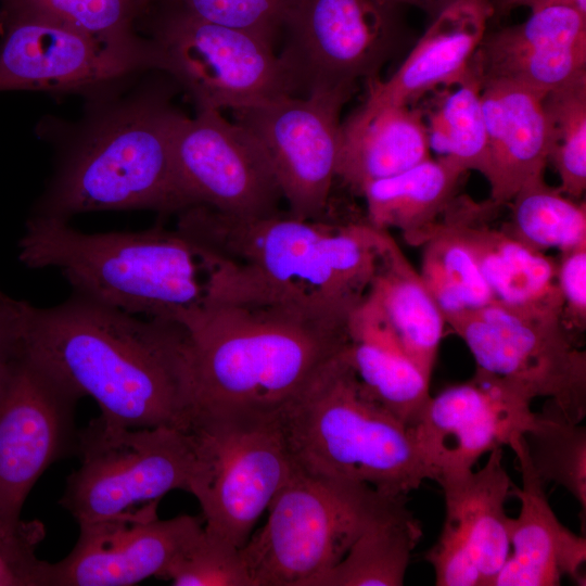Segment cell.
<instances>
[{
  "instance_id": "cell-1",
  "label": "cell",
  "mask_w": 586,
  "mask_h": 586,
  "mask_svg": "<svg viewBox=\"0 0 586 586\" xmlns=\"http://www.w3.org/2000/svg\"><path fill=\"white\" fill-rule=\"evenodd\" d=\"M176 229L219 258L207 302L279 306L341 326L368 294L382 231L281 211L235 217L202 205L180 211Z\"/></svg>"
},
{
  "instance_id": "cell-2",
  "label": "cell",
  "mask_w": 586,
  "mask_h": 586,
  "mask_svg": "<svg viewBox=\"0 0 586 586\" xmlns=\"http://www.w3.org/2000/svg\"><path fill=\"white\" fill-rule=\"evenodd\" d=\"M23 351L107 423L187 430L194 410L190 341L178 321L127 314L77 294L31 306Z\"/></svg>"
},
{
  "instance_id": "cell-3",
  "label": "cell",
  "mask_w": 586,
  "mask_h": 586,
  "mask_svg": "<svg viewBox=\"0 0 586 586\" xmlns=\"http://www.w3.org/2000/svg\"><path fill=\"white\" fill-rule=\"evenodd\" d=\"M126 85L91 98L33 216L68 221L90 212L186 208L173 154L183 113L167 86L123 91Z\"/></svg>"
},
{
  "instance_id": "cell-4",
  "label": "cell",
  "mask_w": 586,
  "mask_h": 586,
  "mask_svg": "<svg viewBox=\"0 0 586 586\" xmlns=\"http://www.w3.org/2000/svg\"><path fill=\"white\" fill-rule=\"evenodd\" d=\"M187 330L195 413H280L347 344V324L264 305L208 301Z\"/></svg>"
},
{
  "instance_id": "cell-5",
  "label": "cell",
  "mask_w": 586,
  "mask_h": 586,
  "mask_svg": "<svg viewBox=\"0 0 586 586\" xmlns=\"http://www.w3.org/2000/svg\"><path fill=\"white\" fill-rule=\"evenodd\" d=\"M31 269L56 268L73 293L127 314L176 320L207 302L216 256L178 229L87 233L33 216L18 242Z\"/></svg>"
},
{
  "instance_id": "cell-6",
  "label": "cell",
  "mask_w": 586,
  "mask_h": 586,
  "mask_svg": "<svg viewBox=\"0 0 586 586\" xmlns=\"http://www.w3.org/2000/svg\"><path fill=\"white\" fill-rule=\"evenodd\" d=\"M344 348L280 412L291 456L307 471L407 496L431 472L410 428L366 393Z\"/></svg>"
},
{
  "instance_id": "cell-7",
  "label": "cell",
  "mask_w": 586,
  "mask_h": 586,
  "mask_svg": "<svg viewBox=\"0 0 586 586\" xmlns=\"http://www.w3.org/2000/svg\"><path fill=\"white\" fill-rule=\"evenodd\" d=\"M407 502L295 463L268 520L241 548L253 586H309L335 566L374 522Z\"/></svg>"
},
{
  "instance_id": "cell-8",
  "label": "cell",
  "mask_w": 586,
  "mask_h": 586,
  "mask_svg": "<svg viewBox=\"0 0 586 586\" xmlns=\"http://www.w3.org/2000/svg\"><path fill=\"white\" fill-rule=\"evenodd\" d=\"M187 431L188 492L201 506L204 527L243 548L295 468L280 413H195Z\"/></svg>"
},
{
  "instance_id": "cell-9",
  "label": "cell",
  "mask_w": 586,
  "mask_h": 586,
  "mask_svg": "<svg viewBox=\"0 0 586 586\" xmlns=\"http://www.w3.org/2000/svg\"><path fill=\"white\" fill-rule=\"evenodd\" d=\"M76 454L80 464L67 476L59 502L79 526L160 501L174 489L188 492L192 445L187 430L129 429L99 416L78 431Z\"/></svg>"
},
{
  "instance_id": "cell-10",
  "label": "cell",
  "mask_w": 586,
  "mask_h": 586,
  "mask_svg": "<svg viewBox=\"0 0 586 586\" xmlns=\"http://www.w3.org/2000/svg\"><path fill=\"white\" fill-rule=\"evenodd\" d=\"M167 74L196 109H239L293 94L275 46L254 34L209 23L179 10L154 8L140 25Z\"/></svg>"
},
{
  "instance_id": "cell-11",
  "label": "cell",
  "mask_w": 586,
  "mask_h": 586,
  "mask_svg": "<svg viewBox=\"0 0 586 586\" xmlns=\"http://www.w3.org/2000/svg\"><path fill=\"white\" fill-rule=\"evenodd\" d=\"M471 352L476 369L532 399L545 398L571 422L586 417V354L561 315L494 302L447 322Z\"/></svg>"
},
{
  "instance_id": "cell-12",
  "label": "cell",
  "mask_w": 586,
  "mask_h": 586,
  "mask_svg": "<svg viewBox=\"0 0 586 586\" xmlns=\"http://www.w3.org/2000/svg\"><path fill=\"white\" fill-rule=\"evenodd\" d=\"M0 91L78 92L90 98L160 72L153 41L105 39L39 16L0 22Z\"/></svg>"
},
{
  "instance_id": "cell-13",
  "label": "cell",
  "mask_w": 586,
  "mask_h": 586,
  "mask_svg": "<svg viewBox=\"0 0 586 586\" xmlns=\"http://www.w3.org/2000/svg\"><path fill=\"white\" fill-rule=\"evenodd\" d=\"M355 89L283 94L232 110L264 150L289 213L326 219L340 145V113Z\"/></svg>"
},
{
  "instance_id": "cell-14",
  "label": "cell",
  "mask_w": 586,
  "mask_h": 586,
  "mask_svg": "<svg viewBox=\"0 0 586 586\" xmlns=\"http://www.w3.org/2000/svg\"><path fill=\"white\" fill-rule=\"evenodd\" d=\"M79 399L23 348L0 366L1 519H20L43 472L76 453Z\"/></svg>"
},
{
  "instance_id": "cell-15",
  "label": "cell",
  "mask_w": 586,
  "mask_h": 586,
  "mask_svg": "<svg viewBox=\"0 0 586 586\" xmlns=\"http://www.w3.org/2000/svg\"><path fill=\"white\" fill-rule=\"evenodd\" d=\"M390 11L375 0H295L279 54L294 92L355 89L377 77L396 43Z\"/></svg>"
},
{
  "instance_id": "cell-16",
  "label": "cell",
  "mask_w": 586,
  "mask_h": 586,
  "mask_svg": "<svg viewBox=\"0 0 586 586\" xmlns=\"http://www.w3.org/2000/svg\"><path fill=\"white\" fill-rule=\"evenodd\" d=\"M173 154L186 208L202 205L235 217L279 212L282 193L253 135L220 111L196 109L176 126Z\"/></svg>"
},
{
  "instance_id": "cell-17",
  "label": "cell",
  "mask_w": 586,
  "mask_h": 586,
  "mask_svg": "<svg viewBox=\"0 0 586 586\" xmlns=\"http://www.w3.org/2000/svg\"><path fill=\"white\" fill-rule=\"evenodd\" d=\"M532 404L479 369L467 382L431 396L410 430L432 480L472 470L484 455L510 448L536 423Z\"/></svg>"
},
{
  "instance_id": "cell-18",
  "label": "cell",
  "mask_w": 586,
  "mask_h": 586,
  "mask_svg": "<svg viewBox=\"0 0 586 586\" xmlns=\"http://www.w3.org/2000/svg\"><path fill=\"white\" fill-rule=\"evenodd\" d=\"M158 502L79 526L72 551L52 563V586H129L162 578L200 534L203 519L181 514L161 520Z\"/></svg>"
},
{
  "instance_id": "cell-19",
  "label": "cell",
  "mask_w": 586,
  "mask_h": 586,
  "mask_svg": "<svg viewBox=\"0 0 586 586\" xmlns=\"http://www.w3.org/2000/svg\"><path fill=\"white\" fill-rule=\"evenodd\" d=\"M475 60L482 80L546 95L586 73V14L565 4L534 10L523 23L484 37Z\"/></svg>"
},
{
  "instance_id": "cell-20",
  "label": "cell",
  "mask_w": 586,
  "mask_h": 586,
  "mask_svg": "<svg viewBox=\"0 0 586 586\" xmlns=\"http://www.w3.org/2000/svg\"><path fill=\"white\" fill-rule=\"evenodd\" d=\"M510 448L521 475V487L513 484L511 489L520 510L509 519L510 553L492 586H557L563 576L585 585V537L568 528L552 510L524 435Z\"/></svg>"
},
{
  "instance_id": "cell-21",
  "label": "cell",
  "mask_w": 586,
  "mask_h": 586,
  "mask_svg": "<svg viewBox=\"0 0 586 586\" xmlns=\"http://www.w3.org/2000/svg\"><path fill=\"white\" fill-rule=\"evenodd\" d=\"M493 13V0H450L388 79H367L366 101L413 104L459 81L470 69Z\"/></svg>"
},
{
  "instance_id": "cell-22",
  "label": "cell",
  "mask_w": 586,
  "mask_h": 586,
  "mask_svg": "<svg viewBox=\"0 0 586 586\" xmlns=\"http://www.w3.org/2000/svg\"><path fill=\"white\" fill-rule=\"evenodd\" d=\"M492 205L455 196L442 222L448 225L476 259L495 302L528 310L562 315L557 284V260L514 240L502 229L482 222Z\"/></svg>"
},
{
  "instance_id": "cell-23",
  "label": "cell",
  "mask_w": 586,
  "mask_h": 586,
  "mask_svg": "<svg viewBox=\"0 0 586 586\" xmlns=\"http://www.w3.org/2000/svg\"><path fill=\"white\" fill-rule=\"evenodd\" d=\"M543 94L499 79L482 80L491 202L508 204L527 182L544 176L549 143Z\"/></svg>"
},
{
  "instance_id": "cell-24",
  "label": "cell",
  "mask_w": 586,
  "mask_h": 586,
  "mask_svg": "<svg viewBox=\"0 0 586 586\" xmlns=\"http://www.w3.org/2000/svg\"><path fill=\"white\" fill-rule=\"evenodd\" d=\"M421 109L365 101L343 123L336 178L358 194L370 182L431 157Z\"/></svg>"
},
{
  "instance_id": "cell-25",
  "label": "cell",
  "mask_w": 586,
  "mask_h": 586,
  "mask_svg": "<svg viewBox=\"0 0 586 586\" xmlns=\"http://www.w3.org/2000/svg\"><path fill=\"white\" fill-rule=\"evenodd\" d=\"M345 357L366 393L412 426L428 404L430 381L405 352L377 303L367 294L347 322Z\"/></svg>"
},
{
  "instance_id": "cell-26",
  "label": "cell",
  "mask_w": 586,
  "mask_h": 586,
  "mask_svg": "<svg viewBox=\"0 0 586 586\" xmlns=\"http://www.w3.org/2000/svg\"><path fill=\"white\" fill-rule=\"evenodd\" d=\"M504 448L488 454L484 466L441 476L445 519L466 539L483 578L492 586L510 553L506 501L513 483L504 463Z\"/></svg>"
},
{
  "instance_id": "cell-27",
  "label": "cell",
  "mask_w": 586,
  "mask_h": 586,
  "mask_svg": "<svg viewBox=\"0 0 586 586\" xmlns=\"http://www.w3.org/2000/svg\"><path fill=\"white\" fill-rule=\"evenodd\" d=\"M368 295L381 309L409 358L431 379L446 321L420 272L384 230Z\"/></svg>"
},
{
  "instance_id": "cell-28",
  "label": "cell",
  "mask_w": 586,
  "mask_h": 586,
  "mask_svg": "<svg viewBox=\"0 0 586 586\" xmlns=\"http://www.w3.org/2000/svg\"><path fill=\"white\" fill-rule=\"evenodd\" d=\"M466 173L444 158H428L361 191L368 224L398 229L407 243L423 245L438 228Z\"/></svg>"
},
{
  "instance_id": "cell-29",
  "label": "cell",
  "mask_w": 586,
  "mask_h": 586,
  "mask_svg": "<svg viewBox=\"0 0 586 586\" xmlns=\"http://www.w3.org/2000/svg\"><path fill=\"white\" fill-rule=\"evenodd\" d=\"M421 109L430 150L462 171H487V141L482 107V77L473 58L459 81L433 91Z\"/></svg>"
},
{
  "instance_id": "cell-30",
  "label": "cell",
  "mask_w": 586,
  "mask_h": 586,
  "mask_svg": "<svg viewBox=\"0 0 586 586\" xmlns=\"http://www.w3.org/2000/svg\"><path fill=\"white\" fill-rule=\"evenodd\" d=\"M422 530L402 505L371 524L345 557L309 586H400Z\"/></svg>"
},
{
  "instance_id": "cell-31",
  "label": "cell",
  "mask_w": 586,
  "mask_h": 586,
  "mask_svg": "<svg viewBox=\"0 0 586 586\" xmlns=\"http://www.w3.org/2000/svg\"><path fill=\"white\" fill-rule=\"evenodd\" d=\"M510 220L502 230L525 246L545 253L586 243V205L576 203L544 176L524 184L509 202Z\"/></svg>"
},
{
  "instance_id": "cell-32",
  "label": "cell",
  "mask_w": 586,
  "mask_h": 586,
  "mask_svg": "<svg viewBox=\"0 0 586 586\" xmlns=\"http://www.w3.org/2000/svg\"><path fill=\"white\" fill-rule=\"evenodd\" d=\"M423 245L420 275L446 324L495 302L473 254L448 225L441 221Z\"/></svg>"
},
{
  "instance_id": "cell-33",
  "label": "cell",
  "mask_w": 586,
  "mask_h": 586,
  "mask_svg": "<svg viewBox=\"0 0 586 586\" xmlns=\"http://www.w3.org/2000/svg\"><path fill=\"white\" fill-rule=\"evenodd\" d=\"M156 0H0V22L39 16L105 39L138 36Z\"/></svg>"
},
{
  "instance_id": "cell-34",
  "label": "cell",
  "mask_w": 586,
  "mask_h": 586,
  "mask_svg": "<svg viewBox=\"0 0 586 586\" xmlns=\"http://www.w3.org/2000/svg\"><path fill=\"white\" fill-rule=\"evenodd\" d=\"M543 105L548 162L559 175V190L579 199L586 190V73L548 92Z\"/></svg>"
},
{
  "instance_id": "cell-35",
  "label": "cell",
  "mask_w": 586,
  "mask_h": 586,
  "mask_svg": "<svg viewBox=\"0 0 586 586\" xmlns=\"http://www.w3.org/2000/svg\"><path fill=\"white\" fill-rule=\"evenodd\" d=\"M531 462L542 481L565 488L586 512V428L549 406L524 434Z\"/></svg>"
},
{
  "instance_id": "cell-36",
  "label": "cell",
  "mask_w": 586,
  "mask_h": 586,
  "mask_svg": "<svg viewBox=\"0 0 586 586\" xmlns=\"http://www.w3.org/2000/svg\"><path fill=\"white\" fill-rule=\"evenodd\" d=\"M162 578L175 586H253L241 548L204 525Z\"/></svg>"
},
{
  "instance_id": "cell-37",
  "label": "cell",
  "mask_w": 586,
  "mask_h": 586,
  "mask_svg": "<svg viewBox=\"0 0 586 586\" xmlns=\"http://www.w3.org/2000/svg\"><path fill=\"white\" fill-rule=\"evenodd\" d=\"M295 0H157L200 20L244 30L275 46Z\"/></svg>"
},
{
  "instance_id": "cell-38",
  "label": "cell",
  "mask_w": 586,
  "mask_h": 586,
  "mask_svg": "<svg viewBox=\"0 0 586 586\" xmlns=\"http://www.w3.org/2000/svg\"><path fill=\"white\" fill-rule=\"evenodd\" d=\"M44 536L39 520L0 518V586H52V563L36 555Z\"/></svg>"
},
{
  "instance_id": "cell-39",
  "label": "cell",
  "mask_w": 586,
  "mask_h": 586,
  "mask_svg": "<svg viewBox=\"0 0 586 586\" xmlns=\"http://www.w3.org/2000/svg\"><path fill=\"white\" fill-rule=\"evenodd\" d=\"M424 559L434 570L437 586H483L481 572L466 539L447 521Z\"/></svg>"
},
{
  "instance_id": "cell-40",
  "label": "cell",
  "mask_w": 586,
  "mask_h": 586,
  "mask_svg": "<svg viewBox=\"0 0 586 586\" xmlns=\"http://www.w3.org/2000/svg\"><path fill=\"white\" fill-rule=\"evenodd\" d=\"M557 284L562 300L561 319L570 331L586 327V243L560 252Z\"/></svg>"
},
{
  "instance_id": "cell-41",
  "label": "cell",
  "mask_w": 586,
  "mask_h": 586,
  "mask_svg": "<svg viewBox=\"0 0 586 586\" xmlns=\"http://www.w3.org/2000/svg\"><path fill=\"white\" fill-rule=\"evenodd\" d=\"M31 306L0 289V366L23 348Z\"/></svg>"
},
{
  "instance_id": "cell-42",
  "label": "cell",
  "mask_w": 586,
  "mask_h": 586,
  "mask_svg": "<svg viewBox=\"0 0 586 586\" xmlns=\"http://www.w3.org/2000/svg\"><path fill=\"white\" fill-rule=\"evenodd\" d=\"M496 3L501 12L510 11L517 7H527L531 11H534L548 5L565 4L586 14V0H496Z\"/></svg>"
},
{
  "instance_id": "cell-43",
  "label": "cell",
  "mask_w": 586,
  "mask_h": 586,
  "mask_svg": "<svg viewBox=\"0 0 586 586\" xmlns=\"http://www.w3.org/2000/svg\"><path fill=\"white\" fill-rule=\"evenodd\" d=\"M380 5L391 10L397 4H416L424 8L428 7H444L450 0H375Z\"/></svg>"
}]
</instances>
